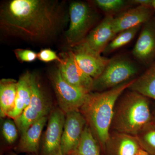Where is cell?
I'll use <instances>...</instances> for the list:
<instances>
[{"instance_id": "7a4b0ae2", "label": "cell", "mask_w": 155, "mask_h": 155, "mask_svg": "<svg viewBox=\"0 0 155 155\" xmlns=\"http://www.w3.org/2000/svg\"><path fill=\"white\" fill-rule=\"evenodd\" d=\"M134 80L128 81L105 91L91 92L80 108L93 133L103 145L109 140V130L114 119L116 101Z\"/></svg>"}, {"instance_id": "d4e9b609", "label": "cell", "mask_w": 155, "mask_h": 155, "mask_svg": "<svg viewBox=\"0 0 155 155\" xmlns=\"http://www.w3.org/2000/svg\"><path fill=\"white\" fill-rule=\"evenodd\" d=\"M14 53L18 60L22 62H33L38 58V54L30 50L18 49Z\"/></svg>"}, {"instance_id": "8fae6325", "label": "cell", "mask_w": 155, "mask_h": 155, "mask_svg": "<svg viewBox=\"0 0 155 155\" xmlns=\"http://www.w3.org/2000/svg\"><path fill=\"white\" fill-rule=\"evenodd\" d=\"M59 69L64 80L69 84L87 93L92 91L94 79L78 66L72 51L62 55Z\"/></svg>"}, {"instance_id": "52a82bcc", "label": "cell", "mask_w": 155, "mask_h": 155, "mask_svg": "<svg viewBox=\"0 0 155 155\" xmlns=\"http://www.w3.org/2000/svg\"><path fill=\"white\" fill-rule=\"evenodd\" d=\"M50 78L60 109L66 114L71 111L78 110L85 102L90 93L68 83L62 77L59 68L51 71Z\"/></svg>"}, {"instance_id": "8992f818", "label": "cell", "mask_w": 155, "mask_h": 155, "mask_svg": "<svg viewBox=\"0 0 155 155\" xmlns=\"http://www.w3.org/2000/svg\"><path fill=\"white\" fill-rule=\"evenodd\" d=\"M31 94L30 103L19 117L14 120L21 135L35 122L47 116L51 111L49 100L42 88L38 78L31 74Z\"/></svg>"}, {"instance_id": "6da1fadb", "label": "cell", "mask_w": 155, "mask_h": 155, "mask_svg": "<svg viewBox=\"0 0 155 155\" xmlns=\"http://www.w3.org/2000/svg\"><path fill=\"white\" fill-rule=\"evenodd\" d=\"M61 3L50 0H11L2 6L0 23L9 35L35 43L57 36L66 22Z\"/></svg>"}, {"instance_id": "5bb4252c", "label": "cell", "mask_w": 155, "mask_h": 155, "mask_svg": "<svg viewBox=\"0 0 155 155\" xmlns=\"http://www.w3.org/2000/svg\"><path fill=\"white\" fill-rule=\"evenodd\" d=\"M75 61L81 69L94 79L100 76L110 59L81 50L72 51Z\"/></svg>"}, {"instance_id": "ba28073f", "label": "cell", "mask_w": 155, "mask_h": 155, "mask_svg": "<svg viewBox=\"0 0 155 155\" xmlns=\"http://www.w3.org/2000/svg\"><path fill=\"white\" fill-rule=\"evenodd\" d=\"M114 17L108 15L92 30L73 50H81L101 55L108 45L116 36L113 28Z\"/></svg>"}, {"instance_id": "5b68a950", "label": "cell", "mask_w": 155, "mask_h": 155, "mask_svg": "<svg viewBox=\"0 0 155 155\" xmlns=\"http://www.w3.org/2000/svg\"><path fill=\"white\" fill-rule=\"evenodd\" d=\"M138 72L133 62L125 57L110 59L100 76L94 79L92 91H105L129 81Z\"/></svg>"}, {"instance_id": "7c38bea8", "label": "cell", "mask_w": 155, "mask_h": 155, "mask_svg": "<svg viewBox=\"0 0 155 155\" xmlns=\"http://www.w3.org/2000/svg\"><path fill=\"white\" fill-rule=\"evenodd\" d=\"M143 25L132 54L136 59L149 66L155 60V17Z\"/></svg>"}, {"instance_id": "30bf717a", "label": "cell", "mask_w": 155, "mask_h": 155, "mask_svg": "<svg viewBox=\"0 0 155 155\" xmlns=\"http://www.w3.org/2000/svg\"><path fill=\"white\" fill-rule=\"evenodd\" d=\"M66 114L60 108L51 112L42 142L43 155H63L61 143Z\"/></svg>"}, {"instance_id": "f546056e", "label": "cell", "mask_w": 155, "mask_h": 155, "mask_svg": "<svg viewBox=\"0 0 155 155\" xmlns=\"http://www.w3.org/2000/svg\"><path fill=\"white\" fill-rule=\"evenodd\" d=\"M153 8L154 9V12H155V0H153Z\"/></svg>"}, {"instance_id": "ac0fdd59", "label": "cell", "mask_w": 155, "mask_h": 155, "mask_svg": "<svg viewBox=\"0 0 155 155\" xmlns=\"http://www.w3.org/2000/svg\"><path fill=\"white\" fill-rule=\"evenodd\" d=\"M129 88L155 101V60Z\"/></svg>"}, {"instance_id": "cb8c5ba5", "label": "cell", "mask_w": 155, "mask_h": 155, "mask_svg": "<svg viewBox=\"0 0 155 155\" xmlns=\"http://www.w3.org/2000/svg\"><path fill=\"white\" fill-rule=\"evenodd\" d=\"M18 128L13 119L5 120L2 126V133L4 138L9 144H13L18 138Z\"/></svg>"}, {"instance_id": "4316f807", "label": "cell", "mask_w": 155, "mask_h": 155, "mask_svg": "<svg viewBox=\"0 0 155 155\" xmlns=\"http://www.w3.org/2000/svg\"><path fill=\"white\" fill-rule=\"evenodd\" d=\"M130 2L131 4L138 5V6H145L153 8V0H132Z\"/></svg>"}, {"instance_id": "3957f363", "label": "cell", "mask_w": 155, "mask_h": 155, "mask_svg": "<svg viewBox=\"0 0 155 155\" xmlns=\"http://www.w3.org/2000/svg\"><path fill=\"white\" fill-rule=\"evenodd\" d=\"M152 122L149 98L131 91L115 109L112 123L121 133L137 136Z\"/></svg>"}, {"instance_id": "44dd1931", "label": "cell", "mask_w": 155, "mask_h": 155, "mask_svg": "<svg viewBox=\"0 0 155 155\" xmlns=\"http://www.w3.org/2000/svg\"><path fill=\"white\" fill-rule=\"evenodd\" d=\"M136 137L141 148L151 155H155V124L151 122Z\"/></svg>"}, {"instance_id": "1f68e13d", "label": "cell", "mask_w": 155, "mask_h": 155, "mask_svg": "<svg viewBox=\"0 0 155 155\" xmlns=\"http://www.w3.org/2000/svg\"><path fill=\"white\" fill-rule=\"evenodd\" d=\"M72 155H80L79 154V153H78L77 152H76V153H75L73 154Z\"/></svg>"}, {"instance_id": "4fadbf2b", "label": "cell", "mask_w": 155, "mask_h": 155, "mask_svg": "<svg viewBox=\"0 0 155 155\" xmlns=\"http://www.w3.org/2000/svg\"><path fill=\"white\" fill-rule=\"evenodd\" d=\"M153 8L137 6L120 13L113 20V28L116 35L124 31L143 25L153 17Z\"/></svg>"}, {"instance_id": "484cf974", "label": "cell", "mask_w": 155, "mask_h": 155, "mask_svg": "<svg viewBox=\"0 0 155 155\" xmlns=\"http://www.w3.org/2000/svg\"><path fill=\"white\" fill-rule=\"evenodd\" d=\"M38 58L41 61L45 63L57 61L60 64L62 62L61 58L57 55L55 52L51 49H43L41 50L38 54Z\"/></svg>"}, {"instance_id": "4dcf8cb0", "label": "cell", "mask_w": 155, "mask_h": 155, "mask_svg": "<svg viewBox=\"0 0 155 155\" xmlns=\"http://www.w3.org/2000/svg\"><path fill=\"white\" fill-rule=\"evenodd\" d=\"M8 155H18L17 154L15 153L11 152L9 153Z\"/></svg>"}, {"instance_id": "9c48e42d", "label": "cell", "mask_w": 155, "mask_h": 155, "mask_svg": "<svg viewBox=\"0 0 155 155\" xmlns=\"http://www.w3.org/2000/svg\"><path fill=\"white\" fill-rule=\"evenodd\" d=\"M87 122L81 112L74 110L66 114L61 143L63 155H72L77 151Z\"/></svg>"}, {"instance_id": "9a60e30c", "label": "cell", "mask_w": 155, "mask_h": 155, "mask_svg": "<svg viewBox=\"0 0 155 155\" xmlns=\"http://www.w3.org/2000/svg\"><path fill=\"white\" fill-rule=\"evenodd\" d=\"M48 119V116H45L39 119L21 135L16 147L17 152L33 154L38 153L42 132Z\"/></svg>"}, {"instance_id": "d6986e66", "label": "cell", "mask_w": 155, "mask_h": 155, "mask_svg": "<svg viewBox=\"0 0 155 155\" xmlns=\"http://www.w3.org/2000/svg\"><path fill=\"white\" fill-rule=\"evenodd\" d=\"M77 152L80 155H101L99 147L90 127H84Z\"/></svg>"}, {"instance_id": "e0dca14e", "label": "cell", "mask_w": 155, "mask_h": 155, "mask_svg": "<svg viewBox=\"0 0 155 155\" xmlns=\"http://www.w3.org/2000/svg\"><path fill=\"white\" fill-rule=\"evenodd\" d=\"M17 80L3 78L0 81V116H8L15 104L17 92Z\"/></svg>"}, {"instance_id": "603a6c76", "label": "cell", "mask_w": 155, "mask_h": 155, "mask_svg": "<svg viewBox=\"0 0 155 155\" xmlns=\"http://www.w3.org/2000/svg\"><path fill=\"white\" fill-rule=\"evenodd\" d=\"M94 3L98 8L108 14L122 11L128 5V2L124 0H96Z\"/></svg>"}, {"instance_id": "2e32d148", "label": "cell", "mask_w": 155, "mask_h": 155, "mask_svg": "<svg viewBox=\"0 0 155 155\" xmlns=\"http://www.w3.org/2000/svg\"><path fill=\"white\" fill-rule=\"evenodd\" d=\"M31 74L28 72H25L17 81L15 104L8 116L10 119L15 120L19 117L30 103L32 94Z\"/></svg>"}, {"instance_id": "277c9868", "label": "cell", "mask_w": 155, "mask_h": 155, "mask_svg": "<svg viewBox=\"0 0 155 155\" xmlns=\"http://www.w3.org/2000/svg\"><path fill=\"white\" fill-rule=\"evenodd\" d=\"M69 25L66 32L67 42L74 47L87 36L97 20V15L87 3L74 2L69 8Z\"/></svg>"}, {"instance_id": "83f0119b", "label": "cell", "mask_w": 155, "mask_h": 155, "mask_svg": "<svg viewBox=\"0 0 155 155\" xmlns=\"http://www.w3.org/2000/svg\"><path fill=\"white\" fill-rule=\"evenodd\" d=\"M138 155H151L148 153L146 151L143 150L142 149H141L140 150L139 153Z\"/></svg>"}, {"instance_id": "f1b7e54d", "label": "cell", "mask_w": 155, "mask_h": 155, "mask_svg": "<svg viewBox=\"0 0 155 155\" xmlns=\"http://www.w3.org/2000/svg\"><path fill=\"white\" fill-rule=\"evenodd\" d=\"M152 113L153 122L155 124V108Z\"/></svg>"}, {"instance_id": "ffe728a7", "label": "cell", "mask_w": 155, "mask_h": 155, "mask_svg": "<svg viewBox=\"0 0 155 155\" xmlns=\"http://www.w3.org/2000/svg\"><path fill=\"white\" fill-rule=\"evenodd\" d=\"M141 25H138L127 29L117 34L108 45L103 53L105 54H110L119 48L127 44L135 37L140 29Z\"/></svg>"}, {"instance_id": "7402d4cb", "label": "cell", "mask_w": 155, "mask_h": 155, "mask_svg": "<svg viewBox=\"0 0 155 155\" xmlns=\"http://www.w3.org/2000/svg\"><path fill=\"white\" fill-rule=\"evenodd\" d=\"M117 155H138L141 149L136 137L122 134L119 139Z\"/></svg>"}]
</instances>
